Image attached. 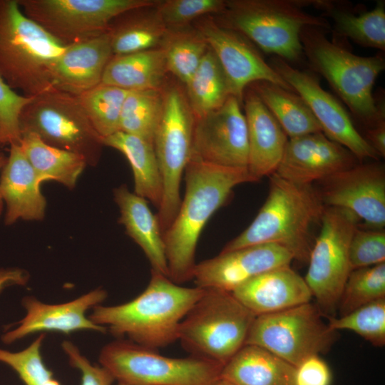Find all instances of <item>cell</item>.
I'll use <instances>...</instances> for the list:
<instances>
[{
  "mask_svg": "<svg viewBox=\"0 0 385 385\" xmlns=\"http://www.w3.org/2000/svg\"><path fill=\"white\" fill-rule=\"evenodd\" d=\"M359 161L347 148L317 132L288 139L274 173L294 183L312 185Z\"/></svg>",
  "mask_w": 385,
  "mask_h": 385,
  "instance_id": "cell-19",
  "label": "cell"
},
{
  "mask_svg": "<svg viewBox=\"0 0 385 385\" xmlns=\"http://www.w3.org/2000/svg\"><path fill=\"white\" fill-rule=\"evenodd\" d=\"M204 289L180 322L178 341L193 356L224 365L245 344L256 316L231 292Z\"/></svg>",
  "mask_w": 385,
  "mask_h": 385,
  "instance_id": "cell-7",
  "label": "cell"
},
{
  "mask_svg": "<svg viewBox=\"0 0 385 385\" xmlns=\"http://www.w3.org/2000/svg\"><path fill=\"white\" fill-rule=\"evenodd\" d=\"M232 293L255 316L284 310L309 302L312 298L304 278L290 266L260 274Z\"/></svg>",
  "mask_w": 385,
  "mask_h": 385,
  "instance_id": "cell-24",
  "label": "cell"
},
{
  "mask_svg": "<svg viewBox=\"0 0 385 385\" xmlns=\"http://www.w3.org/2000/svg\"><path fill=\"white\" fill-rule=\"evenodd\" d=\"M163 108L160 89L130 91L123 106L119 131L153 144Z\"/></svg>",
  "mask_w": 385,
  "mask_h": 385,
  "instance_id": "cell-34",
  "label": "cell"
},
{
  "mask_svg": "<svg viewBox=\"0 0 385 385\" xmlns=\"http://www.w3.org/2000/svg\"><path fill=\"white\" fill-rule=\"evenodd\" d=\"M324 207L348 210L375 230L385 226V168L359 163L320 181Z\"/></svg>",
  "mask_w": 385,
  "mask_h": 385,
  "instance_id": "cell-17",
  "label": "cell"
},
{
  "mask_svg": "<svg viewBox=\"0 0 385 385\" xmlns=\"http://www.w3.org/2000/svg\"><path fill=\"white\" fill-rule=\"evenodd\" d=\"M311 5L322 11V16L331 19L334 31L358 45L385 50V3L379 1L373 9L356 14L342 3L311 0Z\"/></svg>",
  "mask_w": 385,
  "mask_h": 385,
  "instance_id": "cell-28",
  "label": "cell"
},
{
  "mask_svg": "<svg viewBox=\"0 0 385 385\" xmlns=\"http://www.w3.org/2000/svg\"><path fill=\"white\" fill-rule=\"evenodd\" d=\"M19 145L41 183L54 181L72 190L88 166L80 155L51 146L33 133H22Z\"/></svg>",
  "mask_w": 385,
  "mask_h": 385,
  "instance_id": "cell-30",
  "label": "cell"
},
{
  "mask_svg": "<svg viewBox=\"0 0 385 385\" xmlns=\"http://www.w3.org/2000/svg\"><path fill=\"white\" fill-rule=\"evenodd\" d=\"M61 347L70 365L81 372V385H112L115 381L106 368L93 364L71 342L63 341Z\"/></svg>",
  "mask_w": 385,
  "mask_h": 385,
  "instance_id": "cell-43",
  "label": "cell"
},
{
  "mask_svg": "<svg viewBox=\"0 0 385 385\" xmlns=\"http://www.w3.org/2000/svg\"><path fill=\"white\" fill-rule=\"evenodd\" d=\"M45 334H41L24 349L11 352L0 349V362L10 366L25 385H61L46 366L41 353Z\"/></svg>",
  "mask_w": 385,
  "mask_h": 385,
  "instance_id": "cell-39",
  "label": "cell"
},
{
  "mask_svg": "<svg viewBox=\"0 0 385 385\" xmlns=\"http://www.w3.org/2000/svg\"><path fill=\"white\" fill-rule=\"evenodd\" d=\"M21 134L30 132L46 143L82 156L89 166L100 161L104 146L78 96L56 88L34 96L19 119Z\"/></svg>",
  "mask_w": 385,
  "mask_h": 385,
  "instance_id": "cell-9",
  "label": "cell"
},
{
  "mask_svg": "<svg viewBox=\"0 0 385 385\" xmlns=\"http://www.w3.org/2000/svg\"><path fill=\"white\" fill-rule=\"evenodd\" d=\"M324 205L312 185L294 183L270 175L267 199L251 224L221 252L260 245L276 244L301 262H307L312 245L310 230L320 220Z\"/></svg>",
  "mask_w": 385,
  "mask_h": 385,
  "instance_id": "cell-3",
  "label": "cell"
},
{
  "mask_svg": "<svg viewBox=\"0 0 385 385\" xmlns=\"http://www.w3.org/2000/svg\"><path fill=\"white\" fill-rule=\"evenodd\" d=\"M66 46L22 11L0 0V75L12 89L34 97L53 88L50 70Z\"/></svg>",
  "mask_w": 385,
  "mask_h": 385,
  "instance_id": "cell-6",
  "label": "cell"
},
{
  "mask_svg": "<svg viewBox=\"0 0 385 385\" xmlns=\"http://www.w3.org/2000/svg\"><path fill=\"white\" fill-rule=\"evenodd\" d=\"M113 56L108 32L66 46L51 67L54 88L80 96L101 84L103 72Z\"/></svg>",
  "mask_w": 385,
  "mask_h": 385,
  "instance_id": "cell-21",
  "label": "cell"
},
{
  "mask_svg": "<svg viewBox=\"0 0 385 385\" xmlns=\"http://www.w3.org/2000/svg\"><path fill=\"white\" fill-rule=\"evenodd\" d=\"M113 198L120 211L119 223L143 251L151 271L168 277L163 234L157 216L151 212L147 200L130 192L126 185L113 190Z\"/></svg>",
  "mask_w": 385,
  "mask_h": 385,
  "instance_id": "cell-25",
  "label": "cell"
},
{
  "mask_svg": "<svg viewBox=\"0 0 385 385\" xmlns=\"http://www.w3.org/2000/svg\"><path fill=\"white\" fill-rule=\"evenodd\" d=\"M185 86L187 100L195 118L217 109L232 96L225 74L210 48Z\"/></svg>",
  "mask_w": 385,
  "mask_h": 385,
  "instance_id": "cell-33",
  "label": "cell"
},
{
  "mask_svg": "<svg viewBox=\"0 0 385 385\" xmlns=\"http://www.w3.org/2000/svg\"><path fill=\"white\" fill-rule=\"evenodd\" d=\"M325 30L306 26L300 33L305 59L323 76L352 115L366 128L384 121V105L373 94L379 75L385 69L382 54L361 56L330 41Z\"/></svg>",
  "mask_w": 385,
  "mask_h": 385,
  "instance_id": "cell-4",
  "label": "cell"
},
{
  "mask_svg": "<svg viewBox=\"0 0 385 385\" xmlns=\"http://www.w3.org/2000/svg\"><path fill=\"white\" fill-rule=\"evenodd\" d=\"M155 16L167 27H179L212 13H222L223 0H166L158 4Z\"/></svg>",
  "mask_w": 385,
  "mask_h": 385,
  "instance_id": "cell-40",
  "label": "cell"
},
{
  "mask_svg": "<svg viewBox=\"0 0 385 385\" xmlns=\"http://www.w3.org/2000/svg\"><path fill=\"white\" fill-rule=\"evenodd\" d=\"M243 101L248 140L247 170L258 181L275 173L288 139L278 121L249 86Z\"/></svg>",
  "mask_w": 385,
  "mask_h": 385,
  "instance_id": "cell-23",
  "label": "cell"
},
{
  "mask_svg": "<svg viewBox=\"0 0 385 385\" xmlns=\"http://www.w3.org/2000/svg\"><path fill=\"white\" fill-rule=\"evenodd\" d=\"M326 318L329 327L334 331H351L374 346L385 345V298L361 306L347 314Z\"/></svg>",
  "mask_w": 385,
  "mask_h": 385,
  "instance_id": "cell-38",
  "label": "cell"
},
{
  "mask_svg": "<svg viewBox=\"0 0 385 385\" xmlns=\"http://www.w3.org/2000/svg\"><path fill=\"white\" fill-rule=\"evenodd\" d=\"M4 145H6V143L2 137V134H1V128H0V148H2Z\"/></svg>",
  "mask_w": 385,
  "mask_h": 385,
  "instance_id": "cell-49",
  "label": "cell"
},
{
  "mask_svg": "<svg viewBox=\"0 0 385 385\" xmlns=\"http://www.w3.org/2000/svg\"><path fill=\"white\" fill-rule=\"evenodd\" d=\"M105 289H93L71 301L61 304H46L32 296L22 300L26 315L16 328L2 336L5 344H11L38 332H56L70 334L88 330L106 333L107 329L95 324L86 313L106 299Z\"/></svg>",
  "mask_w": 385,
  "mask_h": 385,
  "instance_id": "cell-20",
  "label": "cell"
},
{
  "mask_svg": "<svg viewBox=\"0 0 385 385\" xmlns=\"http://www.w3.org/2000/svg\"><path fill=\"white\" fill-rule=\"evenodd\" d=\"M29 275L27 272L19 268L0 270V292L14 285H26Z\"/></svg>",
  "mask_w": 385,
  "mask_h": 385,
  "instance_id": "cell-46",
  "label": "cell"
},
{
  "mask_svg": "<svg viewBox=\"0 0 385 385\" xmlns=\"http://www.w3.org/2000/svg\"><path fill=\"white\" fill-rule=\"evenodd\" d=\"M241 104L230 96L217 109L195 118L190 160L247 168V129Z\"/></svg>",
  "mask_w": 385,
  "mask_h": 385,
  "instance_id": "cell-15",
  "label": "cell"
},
{
  "mask_svg": "<svg viewBox=\"0 0 385 385\" xmlns=\"http://www.w3.org/2000/svg\"><path fill=\"white\" fill-rule=\"evenodd\" d=\"M6 160H7V156H6L4 153L0 152V173L3 167L4 166L6 162ZM4 204V203L1 192H0V217L3 211Z\"/></svg>",
  "mask_w": 385,
  "mask_h": 385,
  "instance_id": "cell-47",
  "label": "cell"
},
{
  "mask_svg": "<svg viewBox=\"0 0 385 385\" xmlns=\"http://www.w3.org/2000/svg\"><path fill=\"white\" fill-rule=\"evenodd\" d=\"M362 135L379 157L385 156V120L366 128Z\"/></svg>",
  "mask_w": 385,
  "mask_h": 385,
  "instance_id": "cell-45",
  "label": "cell"
},
{
  "mask_svg": "<svg viewBox=\"0 0 385 385\" xmlns=\"http://www.w3.org/2000/svg\"><path fill=\"white\" fill-rule=\"evenodd\" d=\"M209 385H235L229 381L220 377Z\"/></svg>",
  "mask_w": 385,
  "mask_h": 385,
  "instance_id": "cell-48",
  "label": "cell"
},
{
  "mask_svg": "<svg viewBox=\"0 0 385 385\" xmlns=\"http://www.w3.org/2000/svg\"><path fill=\"white\" fill-rule=\"evenodd\" d=\"M351 271L385 262V232L382 230H355L349 244Z\"/></svg>",
  "mask_w": 385,
  "mask_h": 385,
  "instance_id": "cell-41",
  "label": "cell"
},
{
  "mask_svg": "<svg viewBox=\"0 0 385 385\" xmlns=\"http://www.w3.org/2000/svg\"><path fill=\"white\" fill-rule=\"evenodd\" d=\"M130 91L99 84L78 96L93 127L103 139L120 130V119L124 101Z\"/></svg>",
  "mask_w": 385,
  "mask_h": 385,
  "instance_id": "cell-35",
  "label": "cell"
},
{
  "mask_svg": "<svg viewBox=\"0 0 385 385\" xmlns=\"http://www.w3.org/2000/svg\"><path fill=\"white\" fill-rule=\"evenodd\" d=\"M381 298H385V262L353 270L339 298V316Z\"/></svg>",
  "mask_w": 385,
  "mask_h": 385,
  "instance_id": "cell-36",
  "label": "cell"
},
{
  "mask_svg": "<svg viewBox=\"0 0 385 385\" xmlns=\"http://www.w3.org/2000/svg\"><path fill=\"white\" fill-rule=\"evenodd\" d=\"M310 302L279 312L256 316L245 344L265 348L294 366L307 358L326 354L338 333Z\"/></svg>",
  "mask_w": 385,
  "mask_h": 385,
  "instance_id": "cell-11",
  "label": "cell"
},
{
  "mask_svg": "<svg viewBox=\"0 0 385 385\" xmlns=\"http://www.w3.org/2000/svg\"><path fill=\"white\" fill-rule=\"evenodd\" d=\"M359 218L351 211L324 207L321 230L311 250L304 280L324 317H336L339 298L351 272L349 249Z\"/></svg>",
  "mask_w": 385,
  "mask_h": 385,
  "instance_id": "cell-12",
  "label": "cell"
},
{
  "mask_svg": "<svg viewBox=\"0 0 385 385\" xmlns=\"http://www.w3.org/2000/svg\"><path fill=\"white\" fill-rule=\"evenodd\" d=\"M278 121L287 137L322 132L304 99L297 93L269 81L249 86Z\"/></svg>",
  "mask_w": 385,
  "mask_h": 385,
  "instance_id": "cell-31",
  "label": "cell"
},
{
  "mask_svg": "<svg viewBox=\"0 0 385 385\" xmlns=\"http://www.w3.org/2000/svg\"><path fill=\"white\" fill-rule=\"evenodd\" d=\"M139 9L125 11L111 23L108 34L113 56L155 48L166 36L167 27L156 16L140 15Z\"/></svg>",
  "mask_w": 385,
  "mask_h": 385,
  "instance_id": "cell-32",
  "label": "cell"
},
{
  "mask_svg": "<svg viewBox=\"0 0 385 385\" xmlns=\"http://www.w3.org/2000/svg\"><path fill=\"white\" fill-rule=\"evenodd\" d=\"M195 118L186 95L176 86L163 92V108L153 147L163 180V198L156 215L162 234L179 210L180 184L190 158Z\"/></svg>",
  "mask_w": 385,
  "mask_h": 385,
  "instance_id": "cell-10",
  "label": "cell"
},
{
  "mask_svg": "<svg viewBox=\"0 0 385 385\" xmlns=\"http://www.w3.org/2000/svg\"><path fill=\"white\" fill-rule=\"evenodd\" d=\"M197 31L217 58L228 81L231 95L242 103L245 89L257 81H269L294 91L252 42L241 34L212 19L200 21Z\"/></svg>",
  "mask_w": 385,
  "mask_h": 385,
  "instance_id": "cell-16",
  "label": "cell"
},
{
  "mask_svg": "<svg viewBox=\"0 0 385 385\" xmlns=\"http://www.w3.org/2000/svg\"><path fill=\"white\" fill-rule=\"evenodd\" d=\"M98 360L115 381L133 385H209L220 377L223 366L193 355L165 356L122 339L103 346Z\"/></svg>",
  "mask_w": 385,
  "mask_h": 385,
  "instance_id": "cell-8",
  "label": "cell"
},
{
  "mask_svg": "<svg viewBox=\"0 0 385 385\" xmlns=\"http://www.w3.org/2000/svg\"><path fill=\"white\" fill-rule=\"evenodd\" d=\"M163 48L167 71L184 84L190 79L209 49L198 31L174 34L167 38Z\"/></svg>",
  "mask_w": 385,
  "mask_h": 385,
  "instance_id": "cell-37",
  "label": "cell"
},
{
  "mask_svg": "<svg viewBox=\"0 0 385 385\" xmlns=\"http://www.w3.org/2000/svg\"><path fill=\"white\" fill-rule=\"evenodd\" d=\"M269 63L304 99L328 138L347 148L359 160H378L379 155L356 128L349 112L334 96L321 86L317 75L274 56Z\"/></svg>",
  "mask_w": 385,
  "mask_h": 385,
  "instance_id": "cell-14",
  "label": "cell"
},
{
  "mask_svg": "<svg viewBox=\"0 0 385 385\" xmlns=\"http://www.w3.org/2000/svg\"><path fill=\"white\" fill-rule=\"evenodd\" d=\"M332 372L319 355L311 356L295 366L294 385H331Z\"/></svg>",
  "mask_w": 385,
  "mask_h": 385,
  "instance_id": "cell-44",
  "label": "cell"
},
{
  "mask_svg": "<svg viewBox=\"0 0 385 385\" xmlns=\"http://www.w3.org/2000/svg\"><path fill=\"white\" fill-rule=\"evenodd\" d=\"M167 71L163 48L113 56L101 84L128 91L160 89Z\"/></svg>",
  "mask_w": 385,
  "mask_h": 385,
  "instance_id": "cell-27",
  "label": "cell"
},
{
  "mask_svg": "<svg viewBox=\"0 0 385 385\" xmlns=\"http://www.w3.org/2000/svg\"><path fill=\"white\" fill-rule=\"evenodd\" d=\"M311 0H230L222 12L220 25L232 29L262 51L290 64L305 58L300 33L306 26L332 29L322 16L307 12Z\"/></svg>",
  "mask_w": 385,
  "mask_h": 385,
  "instance_id": "cell-5",
  "label": "cell"
},
{
  "mask_svg": "<svg viewBox=\"0 0 385 385\" xmlns=\"http://www.w3.org/2000/svg\"><path fill=\"white\" fill-rule=\"evenodd\" d=\"M103 142L104 146L118 150L128 160L133 175V192L158 209L163 188L153 144L122 131L103 138Z\"/></svg>",
  "mask_w": 385,
  "mask_h": 385,
  "instance_id": "cell-29",
  "label": "cell"
},
{
  "mask_svg": "<svg viewBox=\"0 0 385 385\" xmlns=\"http://www.w3.org/2000/svg\"><path fill=\"white\" fill-rule=\"evenodd\" d=\"M291 253L276 244H260L221 252L197 263L193 278L196 287L232 292L265 272L290 266Z\"/></svg>",
  "mask_w": 385,
  "mask_h": 385,
  "instance_id": "cell-18",
  "label": "cell"
},
{
  "mask_svg": "<svg viewBox=\"0 0 385 385\" xmlns=\"http://www.w3.org/2000/svg\"><path fill=\"white\" fill-rule=\"evenodd\" d=\"M155 0H18L23 13L64 46L101 36L120 14Z\"/></svg>",
  "mask_w": 385,
  "mask_h": 385,
  "instance_id": "cell-13",
  "label": "cell"
},
{
  "mask_svg": "<svg viewBox=\"0 0 385 385\" xmlns=\"http://www.w3.org/2000/svg\"><path fill=\"white\" fill-rule=\"evenodd\" d=\"M185 190L178 213L163 235L168 277L181 284L193 278L200 234L233 189L257 180L247 168L223 167L190 160L185 169Z\"/></svg>",
  "mask_w": 385,
  "mask_h": 385,
  "instance_id": "cell-1",
  "label": "cell"
},
{
  "mask_svg": "<svg viewBox=\"0 0 385 385\" xmlns=\"http://www.w3.org/2000/svg\"><path fill=\"white\" fill-rule=\"evenodd\" d=\"M294 371L265 348L245 344L223 365L220 377L235 385H294Z\"/></svg>",
  "mask_w": 385,
  "mask_h": 385,
  "instance_id": "cell-26",
  "label": "cell"
},
{
  "mask_svg": "<svg viewBox=\"0 0 385 385\" xmlns=\"http://www.w3.org/2000/svg\"><path fill=\"white\" fill-rule=\"evenodd\" d=\"M116 385H133V384H129L122 383V382H118V384Z\"/></svg>",
  "mask_w": 385,
  "mask_h": 385,
  "instance_id": "cell-50",
  "label": "cell"
},
{
  "mask_svg": "<svg viewBox=\"0 0 385 385\" xmlns=\"http://www.w3.org/2000/svg\"><path fill=\"white\" fill-rule=\"evenodd\" d=\"M32 98L16 93L0 75V128L6 144H19L20 115Z\"/></svg>",
  "mask_w": 385,
  "mask_h": 385,
  "instance_id": "cell-42",
  "label": "cell"
},
{
  "mask_svg": "<svg viewBox=\"0 0 385 385\" xmlns=\"http://www.w3.org/2000/svg\"><path fill=\"white\" fill-rule=\"evenodd\" d=\"M10 145L9 155L0 173V192L6 205L4 222L41 221L46 209L36 172L19 144Z\"/></svg>",
  "mask_w": 385,
  "mask_h": 385,
  "instance_id": "cell-22",
  "label": "cell"
},
{
  "mask_svg": "<svg viewBox=\"0 0 385 385\" xmlns=\"http://www.w3.org/2000/svg\"><path fill=\"white\" fill-rule=\"evenodd\" d=\"M204 290L183 287L151 271L147 287L135 298L118 305L96 306L88 317L115 337L126 336L155 350L178 341L180 322Z\"/></svg>",
  "mask_w": 385,
  "mask_h": 385,
  "instance_id": "cell-2",
  "label": "cell"
}]
</instances>
